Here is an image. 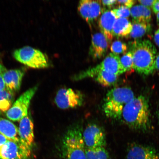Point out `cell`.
Wrapping results in <instances>:
<instances>
[{
	"label": "cell",
	"instance_id": "obj_21",
	"mask_svg": "<svg viewBox=\"0 0 159 159\" xmlns=\"http://www.w3.org/2000/svg\"><path fill=\"white\" fill-rule=\"evenodd\" d=\"M94 78L95 80L99 84L103 86L107 87L111 86L116 83L118 76L105 71H101L97 73Z\"/></svg>",
	"mask_w": 159,
	"mask_h": 159
},
{
	"label": "cell",
	"instance_id": "obj_23",
	"mask_svg": "<svg viewBox=\"0 0 159 159\" xmlns=\"http://www.w3.org/2000/svg\"><path fill=\"white\" fill-rule=\"evenodd\" d=\"M87 159H111L109 153L104 147L85 149Z\"/></svg>",
	"mask_w": 159,
	"mask_h": 159
},
{
	"label": "cell",
	"instance_id": "obj_26",
	"mask_svg": "<svg viewBox=\"0 0 159 159\" xmlns=\"http://www.w3.org/2000/svg\"><path fill=\"white\" fill-rule=\"evenodd\" d=\"M117 19L128 18L130 15V11L129 8L120 5L116 8L112 10Z\"/></svg>",
	"mask_w": 159,
	"mask_h": 159
},
{
	"label": "cell",
	"instance_id": "obj_25",
	"mask_svg": "<svg viewBox=\"0 0 159 159\" xmlns=\"http://www.w3.org/2000/svg\"><path fill=\"white\" fill-rule=\"evenodd\" d=\"M111 50L112 53L119 55L125 54L127 52L128 47L126 43L122 41L117 40L114 42L111 46Z\"/></svg>",
	"mask_w": 159,
	"mask_h": 159
},
{
	"label": "cell",
	"instance_id": "obj_32",
	"mask_svg": "<svg viewBox=\"0 0 159 159\" xmlns=\"http://www.w3.org/2000/svg\"><path fill=\"white\" fill-rule=\"evenodd\" d=\"M154 42L159 47V29L155 32L154 35Z\"/></svg>",
	"mask_w": 159,
	"mask_h": 159
},
{
	"label": "cell",
	"instance_id": "obj_7",
	"mask_svg": "<svg viewBox=\"0 0 159 159\" xmlns=\"http://www.w3.org/2000/svg\"><path fill=\"white\" fill-rule=\"evenodd\" d=\"M84 96L80 91L71 88H62L57 91L55 102L60 109H66L78 108L82 106Z\"/></svg>",
	"mask_w": 159,
	"mask_h": 159
},
{
	"label": "cell",
	"instance_id": "obj_33",
	"mask_svg": "<svg viewBox=\"0 0 159 159\" xmlns=\"http://www.w3.org/2000/svg\"><path fill=\"white\" fill-rule=\"evenodd\" d=\"M9 140L6 137L0 134V147L2 146Z\"/></svg>",
	"mask_w": 159,
	"mask_h": 159
},
{
	"label": "cell",
	"instance_id": "obj_36",
	"mask_svg": "<svg viewBox=\"0 0 159 159\" xmlns=\"http://www.w3.org/2000/svg\"><path fill=\"white\" fill-rule=\"evenodd\" d=\"M157 23L158 25H159V12L157 14Z\"/></svg>",
	"mask_w": 159,
	"mask_h": 159
},
{
	"label": "cell",
	"instance_id": "obj_17",
	"mask_svg": "<svg viewBox=\"0 0 159 159\" xmlns=\"http://www.w3.org/2000/svg\"><path fill=\"white\" fill-rule=\"evenodd\" d=\"M130 15L133 23H150L152 19L150 8L142 5H136L131 8Z\"/></svg>",
	"mask_w": 159,
	"mask_h": 159
},
{
	"label": "cell",
	"instance_id": "obj_6",
	"mask_svg": "<svg viewBox=\"0 0 159 159\" xmlns=\"http://www.w3.org/2000/svg\"><path fill=\"white\" fill-rule=\"evenodd\" d=\"M37 89L38 86H35L22 94L6 112L7 118L13 121H20L27 116L31 99Z\"/></svg>",
	"mask_w": 159,
	"mask_h": 159
},
{
	"label": "cell",
	"instance_id": "obj_11",
	"mask_svg": "<svg viewBox=\"0 0 159 159\" xmlns=\"http://www.w3.org/2000/svg\"><path fill=\"white\" fill-rule=\"evenodd\" d=\"M18 135L20 143L30 150L34 143V125L30 113L20 121Z\"/></svg>",
	"mask_w": 159,
	"mask_h": 159
},
{
	"label": "cell",
	"instance_id": "obj_3",
	"mask_svg": "<svg viewBox=\"0 0 159 159\" xmlns=\"http://www.w3.org/2000/svg\"><path fill=\"white\" fill-rule=\"evenodd\" d=\"M82 128L75 125L67 129L62 137L61 150L64 159H87Z\"/></svg>",
	"mask_w": 159,
	"mask_h": 159
},
{
	"label": "cell",
	"instance_id": "obj_18",
	"mask_svg": "<svg viewBox=\"0 0 159 159\" xmlns=\"http://www.w3.org/2000/svg\"><path fill=\"white\" fill-rule=\"evenodd\" d=\"M0 134L8 140L20 142L18 128L11 121L0 117Z\"/></svg>",
	"mask_w": 159,
	"mask_h": 159
},
{
	"label": "cell",
	"instance_id": "obj_30",
	"mask_svg": "<svg viewBox=\"0 0 159 159\" xmlns=\"http://www.w3.org/2000/svg\"><path fill=\"white\" fill-rule=\"evenodd\" d=\"M7 89L2 75L0 74V91L4 90Z\"/></svg>",
	"mask_w": 159,
	"mask_h": 159
},
{
	"label": "cell",
	"instance_id": "obj_34",
	"mask_svg": "<svg viewBox=\"0 0 159 159\" xmlns=\"http://www.w3.org/2000/svg\"><path fill=\"white\" fill-rule=\"evenodd\" d=\"M155 69L159 71V53L156 55L155 59Z\"/></svg>",
	"mask_w": 159,
	"mask_h": 159
},
{
	"label": "cell",
	"instance_id": "obj_24",
	"mask_svg": "<svg viewBox=\"0 0 159 159\" xmlns=\"http://www.w3.org/2000/svg\"><path fill=\"white\" fill-rule=\"evenodd\" d=\"M120 61L126 72H132L134 71L132 55L130 51L123 55L120 58Z\"/></svg>",
	"mask_w": 159,
	"mask_h": 159
},
{
	"label": "cell",
	"instance_id": "obj_35",
	"mask_svg": "<svg viewBox=\"0 0 159 159\" xmlns=\"http://www.w3.org/2000/svg\"><path fill=\"white\" fill-rule=\"evenodd\" d=\"M7 70V69L3 65L0 63V74H2L3 73H4Z\"/></svg>",
	"mask_w": 159,
	"mask_h": 159
},
{
	"label": "cell",
	"instance_id": "obj_2",
	"mask_svg": "<svg viewBox=\"0 0 159 159\" xmlns=\"http://www.w3.org/2000/svg\"><path fill=\"white\" fill-rule=\"evenodd\" d=\"M122 117L131 129L141 131L148 130L150 124L148 98L143 95L134 97L125 107Z\"/></svg>",
	"mask_w": 159,
	"mask_h": 159
},
{
	"label": "cell",
	"instance_id": "obj_5",
	"mask_svg": "<svg viewBox=\"0 0 159 159\" xmlns=\"http://www.w3.org/2000/svg\"><path fill=\"white\" fill-rule=\"evenodd\" d=\"M13 57L19 62L31 68L43 69L49 66L48 59L41 51L26 46L16 50Z\"/></svg>",
	"mask_w": 159,
	"mask_h": 159
},
{
	"label": "cell",
	"instance_id": "obj_9",
	"mask_svg": "<svg viewBox=\"0 0 159 159\" xmlns=\"http://www.w3.org/2000/svg\"><path fill=\"white\" fill-rule=\"evenodd\" d=\"M101 71H105L118 76L126 72L119 55L113 53H109L102 62L90 69L91 74L94 75Z\"/></svg>",
	"mask_w": 159,
	"mask_h": 159
},
{
	"label": "cell",
	"instance_id": "obj_22",
	"mask_svg": "<svg viewBox=\"0 0 159 159\" xmlns=\"http://www.w3.org/2000/svg\"><path fill=\"white\" fill-rule=\"evenodd\" d=\"M14 99V93L7 89L0 91V112H7L12 105Z\"/></svg>",
	"mask_w": 159,
	"mask_h": 159
},
{
	"label": "cell",
	"instance_id": "obj_20",
	"mask_svg": "<svg viewBox=\"0 0 159 159\" xmlns=\"http://www.w3.org/2000/svg\"><path fill=\"white\" fill-rule=\"evenodd\" d=\"M152 26L150 23H133L132 31L129 37L138 39L150 33Z\"/></svg>",
	"mask_w": 159,
	"mask_h": 159
},
{
	"label": "cell",
	"instance_id": "obj_31",
	"mask_svg": "<svg viewBox=\"0 0 159 159\" xmlns=\"http://www.w3.org/2000/svg\"><path fill=\"white\" fill-rule=\"evenodd\" d=\"M154 13L157 14L159 12V1L157 0L152 7Z\"/></svg>",
	"mask_w": 159,
	"mask_h": 159
},
{
	"label": "cell",
	"instance_id": "obj_28",
	"mask_svg": "<svg viewBox=\"0 0 159 159\" xmlns=\"http://www.w3.org/2000/svg\"><path fill=\"white\" fill-rule=\"evenodd\" d=\"M157 0H150V1H146V0H139V3L141 4V5L144 6L145 7L150 8L152 7L155 2Z\"/></svg>",
	"mask_w": 159,
	"mask_h": 159
},
{
	"label": "cell",
	"instance_id": "obj_1",
	"mask_svg": "<svg viewBox=\"0 0 159 159\" xmlns=\"http://www.w3.org/2000/svg\"><path fill=\"white\" fill-rule=\"evenodd\" d=\"M129 46L134 70L142 75L152 74L155 70L157 49L152 42L148 39H137Z\"/></svg>",
	"mask_w": 159,
	"mask_h": 159
},
{
	"label": "cell",
	"instance_id": "obj_27",
	"mask_svg": "<svg viewBox=\"0 0 159 159\" xmlns=\"http://www.w3.org/2000/svg\"><path fill=\"white\" fill-rule=\"evenodd\" d=\"M136 1L134 0H123V1H117V3L119 4L129 8H132L134 5Z\"/></svg>",
	"mask_w": 159,
	"mask_h": 159
},
{
	"label": "cell",
	"instance_id": "obj_8",
	"mask_svg": "<svg viewBox=\"0 0 159 159\" xmlns=\"http://www.w3.org/2000/svg\"><path fill=\"white\" fill-rule=\"evenodd\" d=\"M83 137L87 148H105L106 146V134L104 129L98 125H89L83 131Z\"/></svg>",
	"mask_w": 159,
	"mask_h": 159
},
{
	"label": "cell",
	"instance_id": "obj_10",
	"mask_svg": "<svg viewBox=\"0 0 159 159\" xmlns=\"http://www.w3.org/2000/svg\"><path fill=\"white\" fill-rule=\"evenodd\" d=\"M31 151L20 142L9 140L0 147V159H30Z\"/></svg>",
	"mask_w": 159,
	"mask_h": 159
},
{
	"label": "cell",
	"instance_id": "obj_16",
	"mask_svg": "<svg viewBox=\"0 0 159 159\" xmlns=\"http://www.w3.org/2000/svg\"><path fill=\"white\" fill-rule=\"evenodd\" d=\"M117 19L112 11L106 10L103 11L99 20V26L101 33L111 43L113 38V27Z\"/></svg>",
	"mask_w": 159,
	"mask_h": 159
},
{
	"label": "cell",
	"instance_id": "obj_14",
	"mask_svg": "<svg viewBox=\"0 0 159 159\" xmlns=\"http://www.w3.org/2000/svg\"><path fill=\"white\" fill-rule=\"evenodd\" d=\"M127 159H159V154L150 146L134 144L128 150Z\"/></svg>",
	"mask_w": 159,
	"mask_h": 159
},
{
	"label": "cell",
	"instance_id": "obj_29",
	"mask_svg": "<svg viewBox=\"0 0 159 159\" xmlns=\"http://www.w3.org/2000/svg\"><path fill=\"white\" fill-rule=\"evenodd\" d=\"M101 3L105 6H107L108 7H112L117 3V1L116 0H109V1H100Z\"/></svg>",
	"mask_w": 159,
	"mask_h": 159
},
{
	"label": "cell",
	"instance_id": "obj_13",
	"mask_svg": "<svg viewBox=\"0 0 159 159\" xmlns=\"http://www.w3.org/2000/svg\"><path fill=\"white\" fill-rule=\"evenodd\" d=\"M110 43L102 33H97L92 37L89 54L93 59L102 58L106 55Z\"/></svg>",
	"mask_w": 159,
	"mask_h": 159
},
{
	"label": "cell",
	"instance_id": "obj_19",
	"mask_svg": "<svg viewBox=\"0 0 159 159\" xmlns=\"http://www.w3.org/2000/svg\"><path fill=\"white\" fill-rule=\"evenodd\" d=\"M132 24L128 19H117L113 27V36L117 38L128 37L132 31Z\"/></svg>",
	"mask_w": 159,
	"mask_h": 159
},
{
	"label": "cell",
	"instance_id": "obj_4",
	"mask_svg": "<svg viewBox=\"0 0 159 159\" xmlns=\"http://www.w3.org/2000/svg\"><path fill=\"white\" fill-rule=\"evenodd\" d=\"M134 97V92L128 87L111 89L105 97L102 105L105 114L109 118L120 119L125 107Z\"/></svg>",
	"mask_w": 159,
	"mask_h": 159
},
{
	"label": "cell",
	"instance_id": "obj_12",
	"mask_svg": "<svg viewBox=\"0 0 159 159\" xmlns=\"http://www.w3.org/2000/svg\"><path fill=\"white\" fill-rule=\"evenodd\" d=\"M100 1L82 0L79 2L78 10L83 19L89 24L96 19L103 11Z\"/></svg>",
	"mask_w": 159,
	"mask_h": 159
},
{
	"label": "cell",
	"instance_id": "obj_15",
	"mask_svg": "<svg viewBox=\"0 0 159 159\" xmlns=\"http://www.w3.org/2000/svg\"><path fill=\"white\" fill-rule=\"evenodd\" d=\"M25 71L21 69L11 70H7L2 74L8 90L14 93L20 90Z\"/></svg>",
	"mask_w": 159,
	"mask_h": 159
}]
</instances>
